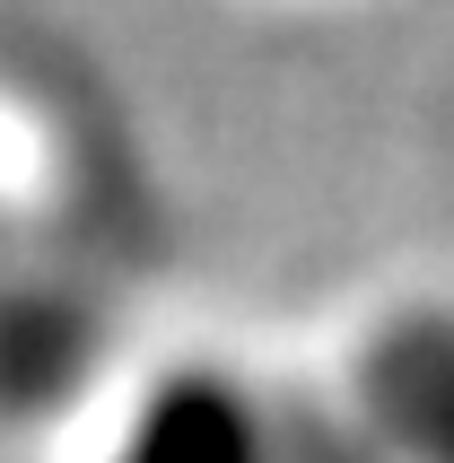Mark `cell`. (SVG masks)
<instances>
[{"mask_svg": "<svg viewBox=\"0 0 454 463\" xmlns=\"http://www.w3.org/2000/svg\"><path fill=\"white\" fill-rule=\"evenodd\" d=\"M367 411L420 463H454V315H411L376 341Z\"/></svg>", "mask_w": 454, "mask_h": 463, "instance_id": "2", "label": "cell"}, {"mask_svg": "<svg viewBox=\"0 0 454 463\" xmlns=\"http://www.w3.org/2000/svg\"><path fill=\"white\" fill-rule=\"evenodd\" d=\"M114 463H271V438H262V411L245 402L236 376L184 367L131 411Z\"/></svg>", "mask_w": 454, "mask_h": 463, "instance_id": "1", "label": "cell"}]
</instances>
